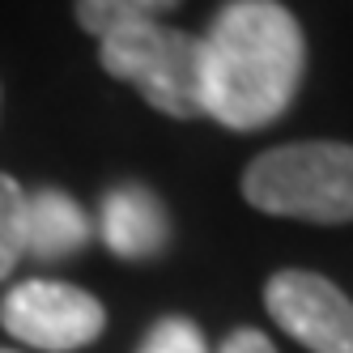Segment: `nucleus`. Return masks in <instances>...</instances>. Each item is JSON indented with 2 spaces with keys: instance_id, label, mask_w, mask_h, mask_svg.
<instances>
[{
  "instance_id": "nucleus-1",
  "label": "nucleus",
  "mask_w": 353,
  "mask_h": 353,
  "mask_svg": "<svg viewBox=\"0 0 353 353\" xmlns=\"http://www.w3.org/2000/svg\"><path fill=\"white\" fill-rule=\"evenodd\" d=\"M307 39L276 0H230L200 39V103L230 132L281 119L302 85Z\"/></svg>"
},
{
  "instance_id": "nucleus-2",
  "label": "nucleus",
  "mask_w": 353,
  "mask_h": 353,
  "mask_svg": "<svg viewBox=\"0 0 353 353\" xmlns=\"http://www.w3.org/2000/svg\"><path fill=\"white\" fill-rule=\"evenodd\" d=\"M251 209L315 225L353 221V145L298 141L268 149L243 174Z\"/></svg>"
},
{
  "instance_id": "nucleus-3",
  "label": "nucleus",
  "mask_w": 353,
  "mask_h": 353,
  "mask_svg": "<svg viewBox=\"0 0 353 353\" xmlns=\"http://www.w3.org/2000/svg\"><path fill=\"white\" fill-rule=\"evenodd\" d=\"M98 60L115 81H128L154 111L200 119V39L162 21H128L98 39Z\"/></svg>"
},
{
  "instance_id": "nucleus-4",
  "label": "nucleus",
  "mask_w": 353,
  "mask_h": 353,
  "mask_svg": "<svg viewBox=\"0 0 353 353\" xmlns=\"http://www.w3.org/2000/svg\"><path fill=\"white\" fill-rule=\"evenodd\" d=\"M0 323H5L9 336H17L30 349L72 353V349L94 345L103 336L107 311L94 294L68 285V281L30 276V281H21L5 294V302H0Z\"/></svg>"
},
{
  "instance_id": "nucleus-5",
  "label": "nucleus",
  "mask_w": 353,
  "mask_h": 353,
  "mask_svg": "<svg viewBox=\"0 0 353 353\" xmlns=\"http://www.w3.org/2000/svg\"><path fill=\"white\" fill-rule=\"evenodd\" d=\"M264 307L281 332L311 353H353V302L319 272L285 268L264 290Z\"/></svg>"
},
{
  "instance_id": "nucleus-6",
  "label": "nucleus",
  "mask_w": 353,
  "mask_h": 353,
  "mask_svg": "<svg viewBox=\"0 0 353 353\" xmlns=\"http://www.w3.org/2000/svg\"><path fill=\"white\" fill-rule=\"evenodd\" d=\"M98 234L119 260H154L170 243V217H166V205L149 188L119 183L103 196Z\"/></svg>"
},
{
  "instance_id": "nucleus-7",
  "label": "nucleus",
  "mask_w": 353,
  "mask_h": 353,
  "mask_svg": "<svg viewBox=\"0 0 353 353\" xmlns=\"http://www.w3.org/2000/svg\"><path fill=\"white\" fill-rule=\"evenodd\" d=\"M90 243V217L85 209L60 188L26 192V221H21V247L30 260L56 264L68 260Z\"/></svg>"
},
{
  "instance_id": "nucleus-8",
  "label": "nucleus",
  "mask_w": 353,
  "mask_h": 353,
  "mask_svg": "<svg viewBox=\"0 0 353 353\" xmlns=\"http://www.w3.org/2000/svg\"><path fill=\"white\" fill-rule=\"evenodd\" d=\"M174 5L179 0H77V21H81V30L103 39L107 30L128 26V21H158V13Z\"/></svg>"
},
{
  "instance_id": "nucleus-9",
  "label": "nucleus",
  "mask_w": 353,
  "mask_h": 353,
  "mask_svg": "<svg viewBox=\"0 0 353 353\" xmlns=\"http://www.w3.org/2000/svg\"><path fill=\"white\" fill-rule=\"evenodd\" d=\"M21 221H26V192H21V183L13 174H0V281L26 256V247H21Z\"/></svg>"
},
{
  "instance_id": "nucleus-10",
  "label": "nucleus",
  "mask_w": 353,
  "mask_h": 353,
  "mask_svg": "<svg viewBox=\"0 0 353 353\" xmlns=\"http://www.w3.org/2000/svg\"><path fill=\"white\" fill-rule=\"evenodd\" d=\"M137 353H209V345H205V332H200L192 319L166 315L145 332Z\"/></svg>"
},
{
  "instance_id": "nucleus-11",
  "label": "nucleus",
  "mask_w": 353,
  "mask_h": 353,
  "mask_svg": "<svg viewBox=\"0 0 353 353\" xmlns=\"http://www.w3.org/2000/svg\"><path fill=\"white\" fill-rule=\"evenodd\" d=\"M217 353H276V349H272V341L264 332H256V327H239V332L225 336V345Z\"/></svg>"
},
{
  "instance_id": "nucleus-12",
  "label": "nucleus",
  "mask_w": 353,
  "mask_h": 353,
  "mask_svg": "<svg viewBox=\"0 0 353 353\" xmlns=\"http://www.w3.org/2000/svg\"><path fill=\"white\" fill-rule=\"evenodd\" d=\"M0 353H13V349H0Z\"/></svg>"
}]
</instances>
